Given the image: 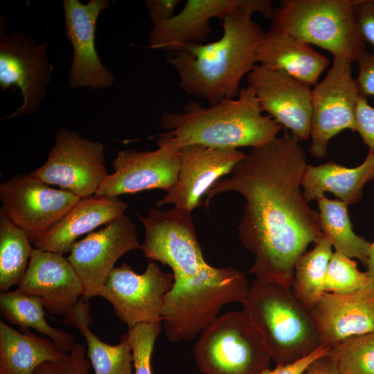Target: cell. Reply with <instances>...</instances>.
<instances>
[{
  "label": "cell",
  "instance_id": "4",
  "mask_svg": "<svg viewBox=\"0 0 374 374\" xmlns=\"http://www.w3.org/2000/svg\"><path fill=\"white\" fill-rule=\"evenodd\" d=\"M165 132L156 138L157 145L176 150L193 145L214 148L256 147L278 136L284 127L263 115L258 100L247 86L235 98L203 106L188 101L181 112L165 111L161 117Z\"/></svg>",
  "mask_w": 374,
  "mask_h": 374
},
{
  "label": "cell",
  "instance_id": "36",
  "mask_svg": "<svg viewBox=\"0 0 374 374\" xmlns=\"http://www.w3.org/2000/svg\"><path fill=\"white\" fill-rule=\"evenodd\" d=\"M355 17L362 39L374 49V0H357Z\"/></svg>",
  "mask_w": 374,
  "mask_h": 374
},
{
  "label": "cell",
  "instance_id": "21",
  "mask_svg": "<svg viewBox=\"0 0 374 374\" xmlns=\"http://www.w3.org/2000/svg\"><path fill=\"white\" fill-rule=\"evenodd\" d=\"M127 206L116 197L95 195L81 198L33 246L64 255L79 237L124 215Z\"/></svg>",
  "mask_w": 374,
  "mask_h": 374
},
{
  "label": "cell",
  "instance_id": "39",
  "mask_svg": "<svg viewBox=\"0 0 374 374\" xmlns=\"http://www.w3.org/2000/svg\"><path fill=\"white\" fill-rule=\"evenodd\" d=\"M303 374H339L333 362L326 355L314 360Z\"/></svg>",
  "mask_w": 374,
  "mask_h": 374
},
{
  "label": "cell",
  "instance_id": "3",
  "mask_svg": "<svg viewBox=\"0 0 374 374\" xmlns=\"http://www.w3.org/2000/svg\"><path fill=\"white\" fill-rule=\"evenodd\" d=\"M256 12L259 11L251 7L233 11L222 19L219 39L168 53V62L187 95L208 105L238 96L241 80L258 64L257 52L265 35L252 18Z\"/></svg>",
  "mask_w": 374,
  "mask_h": 374
},
{
  "label": "cell",
  "instance_id": "2",
  "mask_svg": "<svg viewBox=\"0 0 374 374\" xmlns=\"http://www.w3.org/2000/svg\"><path fill=\"white\" fill-rule=\"evenodd\" d=\"M145 235L141 250L172 271L173 285L165 296L161 317L171 342L193 339L228 303L246 300L249 285L235 268L214 267L204 259L191 212L172 207L136 214Z\"/></svg>",
  "mask_w": 374,
  "mask_h": 374
},
{
  "label": "cell",
  "instance_id": "30",
  "mask_svg": "<svg viewBox=\"0 0 374 374\" xmlns=\"http://www.w3.org/2000/svg\"><path fill=\"white\" fill-rule=\"evenodd\" d=\"M326 355L339 374H374V331L338 342Z\"/></svg>",
  "mask_w": 374,
  "mask_h": 374
},
{
  "label": "cell",
  "instance_id": "34",
  "mask_svg": "<svg viewBox=\"0 0 374 374\" xmlns=\"http://www.w3.org/2000/svg\"><path fill=\"white\" fill-rule=\"evenodd\" d=\"M356 130L369 150L374 151V107L359 96L355 109Z\"/></svg>",
  "mask_w": 374,
  "mask_h": 374
},
{
  "label": "cell",
  "instance_id": "32",
  "mask_svg": "<svg viewBox=\"0 0 374 374\" xmlns=\"http://www.w3.org/2000/svg\"><path fill=\"white\" fill-rule=\"evenodd\" d=\"M161 321L137 324L128 329L133 355L134 374H152L151 357L155 341L160 333Z\"/></svg>",
  "mask_w": 374,
  "mask_h": 374
},
{
  "label": "cell",
  "instance_id": "15",
  "mask_svg": "<svg viewBox=\"0 0 374 374\" xmlns=\"http://www.w3.org/2000/svg\"><path fill=\"white\" fill-rule=\"evenodd\" d=\"M249 7L267 19L274 10L270 0H188L172 18L153 26L148 48L171 53L204 44L211 33L212 19L222 20L233 11Z\"/></svg>",
  "mask_w": 374,
  "mask_h": 374
},
{
  "label": "cell",
  "instance_id": "6",
  "mask_svg": "<svg viewBox=\"0 0 374 374\" xmlns=\"http://www.w3.org/2000/svg\"><path fill=\"white\" fill-rule=\"evenodd\" d=\"M357 0H283L269 19L271 28L357 62L366 51L357 26Z\"/></svg>",
  "mask_w": 374,
  "mask_h": 374
},
{
  "label": "cell",
  "instance_id": "18",
  "mask_svg": "<svg viewBox=\"0 0 374 374\" xmlns=\"http://www.w3.org/2000/svg\"><path fill=\"white\" fill-rule=\"evenodd\" d=\"M180 168L174 187L156 202L191 212L202 198L224 176L229 175L245 154L238 149L214 148L193 145L179 150Z\"/></svg>",
  "mask_w": 374,
  "mask_h": 374
},
{
  "label": "cell",
  "instance_id": "10",
  "mask_svg": "<svg viewBox=\"0 0 374 374\" xmlns=\"http://www.w3.org/2000/svg\"><path fill=\"white\" fill-rule=\"evenodd\" d=\"M352 64L344 58H334L325 78L312 90L309 151L317 159L326 157L328 143L337 134L347 129L356 130L355 109L359 95Z\"/></svg>",
  "mask_w": 374,
  "mask_h": 374
},
{
  "label": "cell",
  "instance_id": "29",
  "mask_svg": "<svg viewBox=\"0 0 374 374\" xmlns=\"http://www.w3.org/2000/svg\"><path fill=\"white\" fill-rule=\"evenodd\" d=\"M26 233L0 209V290L8 292L24 276L33 247Z\"/></svg>",
  "mask_w": 374,
  "mask_h": 374
},
{
  "label": "cell",
  "instance_id": "13",
  "mask_svg": "<svg viewBox=\"0 0 374 374\" xmlns=\"http://www.w3.org/2000/svg\"><path fill=\"white\" fill-rule=\"evenodd\" d=\"M141 249L136 226L125 214L76 241L67 259L82 283L83 298L89 301L98 296L116 261L128 251Z\"/></svg>",
  "mask_w": 374,
  "mask_h": 374
},
{
  "label": "cell",
  "instance_id": "38",
  "mask_svg": "<svg viewBox=\"0 0 374 374\" xmlns=\"http://www.w3.org/2000/svg\"><path fill=\"white\" fill-rule=\"evenodd\" d=\"M180 0H147V10L153 26L172 18Z\"/></svg>",
  "mask_w": 374,
  "mask_h": 374
},
{
  "label": "cell",
  "instance_id": "8",
  "mask_svg": "<svg viewBox=\"0 0 374 374\" xmlns=\"http://www.w3.org/2000/svg\"><path fill=\"white\" fill-rule=\"evenodd\" d=\"M30 174L80 198L95 195L109 175L104 145L60 127L46 161Z\"/></svg>",
  "mask_w": 374,
  "mask_h": 374
},
{
  "label": "cell",
  "instance_id": "1",
  "mask_svg": "<svg viewBox=\"0 0 374 374\" xmlns=\"http://www.w3.org/2000/svg\"><path fill=\"white\" fill-rule=\"evenodd\" d=\"M307 165L300 141L284 130L282 136L251 148L230 176L208 190L204 202L208 208L214 196L229 191L244 197L238 233L254 256L249 272L290 290L298 259L323 236L319 213L301 191Z\"/></svg>",
  "mask_w": 374,
  "mask_h": 374
},
{
  "label": "cell",
  "instance_id": "28",
  "mask_svg": "<svg viewBox=\"0 0 374 374\" xmlns=\"http://www.w3.org/2000/svg\"><path fill=\"white\" fill-rule=\"evenodd\" d=\"M332 244L322 236L314 247L298 259L292 284V293L308 310L323 291V284L329 262L332 255Z\"/></svg>",
  "mask_w": 374,
  "mask_h": 374
},
{
  "label": "cell",
  "instance_id": "16",
  "mask_svg": "<svg viewBox=\"0 0 374 374\" xmlns=\"http://www.w3.org/2000/svg\"><path fill=\"white\" fill-rule=\"evenodd\" d=\"M114 172L102 182L96 195L118 197L146 190L167 193L175 185L180 168L179 150L157 145L153 151L118 150Z\"/></svg>",
  "mask_w": 374,
  "mask_h": 374
},
{
  "label": "cell",
  "instance_id": "11",
  "mask_svg": "<svg viewBox=\"0 0 374 374\" xmlns=\"http://www.w3.org/2000/svg\"><path fill=\"white\" fill-rule=\"evenodd\" d=\"M80 197L56 189L29 174L0 184L1 208L24 230L34 245L73 207Z\"/></svg>",
  "mask_w": 374,
  "mask_h": 374
},
{
  "label": "cell",
  "instance_id": "5",
  "mask_svg": "<svg viewBox=\"0 0 374 374\" xmlns=\"http://www.w3.org/2000/svg\"><path fill=\"white\" fill-rule=\"evenodd\" d=\"M242 305L276 365L294 363L323 346L310 310L290 289L256 279Z\"/></svg>",
  "mask_w": 374,
  "mask_h": 374
},
{
  "label": "cell",
  "instance_id": "17",
  "mask_svg": "<svg viewBox=\"0 0 374 374\" xmlns=\"http://www.w3.org/2000/svg\"><path fill=\"white\" fill-rule=\"evenodd\" d=\"M108 0H64L65 33L73 49L68 75L72 89H102L113 85L114 74L101 62L95 48V32L100 13L109 8Z\"/></svg>",
  "mask_w": 374,
  "mask_h": 374
},
{
  "label": "cell",
  "instance_id": "9",
  "mask_svg": "<svg viewBox=\"0 0 374 374\" xmlns=\"http://www.w3.org/2000/svg\"><path fill=\"white\" fill-rule=\"evenodd\" d=\"M4 21L1 16L0 87L3 91L17 86L23 103L1 121L35 112L45 97L53 71L47 57L46 43L37 44L33 37L19 30L6 35Z\"/></svg>",
  "mask_w": 374,
  "mask_h": 374
},
{
  "label": "cell",
  "instance_id": "37",
  "mask_svg": "<svg viewBox=\"0 0 374 374\" xmlns=\"http://www.w3.org/2000/svg\"><path fill=\"white\" fill-rule=\"evenodd\" d=\"M329 347L323 346L307 357L290 364L276 365L274 369L267 368L260 374H303L307 368L317 359L326 355Z\"/></svg>",
  "mask_w": 374,
  "mask_h": 374
},
{
  "label": "cell",
  "instance_id": "23",
  "mask_svg": "<svg viewBox=\"0 0 374 374\" xmlns=\"http://www.w3.org/2000/svg\"><path fill=\"white\" fill-rule=\"evenodd\" d=\"M373 179L374 151L369 150L364 161L355 168H346L333 161L319 166L307 165L301 186L308 202L330 193L350 205L361 199L364 185Z\"/></svg>",
  "mask_w": 374,
  "mask_h": 374
},
{
  "label": "cell",
  "instance_id": "22",
  "mask_svg": "<svg viewBox=\"0 0 374 374\" xmlns=\"http://www.w3.org/2000/svg\"><path fill=\"white\" fill-rule=\"evenodd\" d=\"M257 62L268 69L283 71L312 87L330 64V60L284 31L271 28L265 35L257 52Z\"/></svg>",
  "mask_w": 374,
  "mask_h": 374
},
{
  "label": "cell",
  "instance_id": "40",
  "mask_svg": "<svg viewBox=\"0 0 374 374\" xmlns=\"http://www.w3.org/2000/svg\"><path fill=\"white\" fill-rule=\"evenodd\" d=\"M366 268L368 277L374 282V241L371 244Z\"/></svg>",
  "mask_w": 374,
  "mask_h": 374
},
{
  "label": "cell",
  "instance_id": "7",
  "mask_svg": "<svg viewBox=\"0 0 374 374\" xmlns=\"http://www.w3.org/2000/svg\"><path fill=\"white\" fill-rule=\"evenodd\" d=\"M193 355L202 374H260L271 359L262 335L244 310L228 312L208 324Z\"/></svg>",
  "mask_w": 374,
  "mask_h": 374
},
{
  "label": "cell",
  "instance_id": "26",
  "mask_svg": "<svg viewBox=\"0 0 374 374\" xmlns=\"http://www.w3.org/2000/svg\"><path fill=\"white\" fill-rule=\"evenodd\" d=\"M319 222L323 236L332 247L350 258H357L366 267L371 243L355 233L348 213V204L325 195L317 199Z\"/></svg>",
  "mask_w": 374,
  "mask_h": 374
},
{
  "label": "cell",
  "instance_id": "27",
  "mask_svg": "<svg viewBox=\"0 0 374 374\" xmlns=\"http://www.w3.org/2000/svg\"><path fill=\"white\" fill-rule=\"evenodd\" d=\"M0 311L8 323L21 330H35L52 340L61 350L69 353L75 341L73 336L50 326L45 319V309L41 302L17 290L1 292Z\"/></svg>",
  "mask_w": 374,
  "mask_h": 374
},
{
  "label": "cell",
  "instance_id": "24",
  "mask_svg": "<svg viewBox=\"0 0 374 374\" xmlns=\"http://www.w3.org/2000/svg\"><path fill=\"white\" fill-rule=\"evenodd\" d=\"M68 353L48 337L0 321V374H34L42 363L62 361Z\"/></svg>",
  "mask_w": 374,
  "mask_h": 374
},
{
  "label": "cell",
  "instance_id": "35",
  "mask_svg": "<svg viewBox=\"0 0 374 374\" xmlns=\"http://www.w3.org/2000/svg\"><path fill=\"white\" fill-rule=\"evenodd\" d=\"M357 62L358 73L355 81L359 96H374V53L366 51Z\"/></svg>",
  "mask_w": 374,
  "mask_h": 374
},
{
  "label": "cell",
  "instance_id": "31",
  "mask_svg": "<svg viewBox=\"0 0 374 374\" xmlns=\"http://www.w3.org/2000/svg\"><path fill=\"white\" fill-rule=\"evenodd\" d=\"M373 282L366 271H360L357 262L346 255L332 253L323 284V291L346 294L359 290Z\"/></svg>",
  "mask_w": 374,
  "mask_h": 374
},
{
  "label": "cell",
  "instance_id": "25",
  "mask_svg": "<svg viewBox=\"0 0 374 374\" xmlns=\"http://www.w3.org/2000/svg\"><path fill=\"white\" fill-rule=\"evenodd\" d=\"M89 309V301L82 298L64 315V321L76 328L84 337L86 355L94 374H134L132 349L127 333L116 345L101 341L89 328L92 323Z\"/></svg>",
  "mask_w": 374,
  "mask_h": 374
},
{
  "label": "cell",
  "instance_id": "33",
  "mask_svg": "<svg viewBox=\"0 0 374 374\" xmlns=\"http://www.w3.org/2000/svg\"><path fill=\"white\" fill-rule=\"evenodd\" d=\"M91 367L85 346L75 342L66 359L57 362L42 363L34 374H89Z\"/></svg>",
  "mask_w": 374,
  "mask_h": 374
},
{
  "label": "cell",
  "instance_id": "12",
  "mask_svg": "<svg viewBox=\"0 0 374 374\" xmlns=\"http://www.w3.org/2000/svg\"><path fill=\"white\" fill-rule=\"evenodd\" d=\"M173 285V275L152 260L145 271L135 273L127 263L114 267L98 296L108 301L115 315L128 328L161 321L164 299Z\"/></svg>",
  "mask_w": 374,
  "mask_h": 374
},
{
  "label": "cell",
  "instance_id": "20",
  "mask_svg": "<svg viewBox=\"0 0 374 374\" xmlns=\"http://www.w3.org/2000/svg\"><path fill=\"white\" fill-rule=\"evenodd\" d=\"M323 346L374 331V282L346 294L324 292L310 310Z\"/></svg>",
  "mask_w": 374,
  "mask_h": 374
},
{
  "label": "cell",
  "instance_id": "19",
  "mask_svg": "<svg viewBox=\"0 0 374 374\" xmlns=\"http://www.w3.org/2000/svg\"><path fill=\"white\" fill-rule=\"evenodd\" d=\"M38 299L51 314H66L84 296L82 283L64 255L33 248L27 269L17 285Z\"/></svg>",
  "mask_w": 374,
  "mask_h": 374
},
{
  "label": "cell",
  "instance_id": "14",
  "mask_svg": "<svg viewBox=\"0 0 374 374\" xmlns=\"http://www.w3.org/2000/svg\"><path fill=\"white\" fill-rule=\"evenodd\" d=\"M262 112L290 130L299 141L310 138L312 115L311 87L288 74L256 64L247 75Z\"/></svg>",
  "mask_w": 374,
  "mask_h": 374
}]
</instances>
